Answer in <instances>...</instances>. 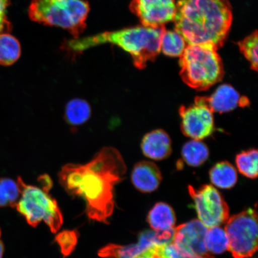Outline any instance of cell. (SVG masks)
<instances>
[{"instance_id": "12", "label": "cell", "mask_w": 258, "mask_h": 258, "mask_svg": "<svg viewBox=\"0 0 258 258\" xmlns=\"http://www.w3.org/2000/svg\"><path fill=\"white\" fill-rule=\"evenodd\" d=\"M208 229L201 221L195 219L174 228L172 242L189 253L210 258L206 246Z\"/></svg>"}, {"instance_id": "11", "label": "cell", "mask_w": 258, "mask_h": 258, "mask_svg": "<svg viewBox=\"0 0 258 258\" xmlns=\"http://www.w3.org/2000/svg\"><path fill=\"white\" fill-rule=\"evenodd\" d=\"M130 11L144 27L159 28L173 21L176 0H131Z\"/></svg>"}, {"instance_id": "17", "label": "cell", "mask_w": 258, "mask_h": 258, "mask_svg": "<svg viewBox=\"0 0 258 258\" xmlns=\"http://www.w3.org/2000/svg\"><path fill=\"white\" fill-rule=\"evenodd\" d=\"M91 113V106L88 101L75 98L67 103L64 109V119L71 126H79L89 120Z\"/></svg>"}, {"instance_id": "3", "label": "cell", "mask_w": 258, "mask_h": 258, "mask_svg": "<svg viewBox=\"0 0 258 258\" xmlns=\"http://www.w3.org/2000/svg\"><path fill=\"white\" fill-rule=\"evenodd\" d=\"M164 27L154 28L141 25L104 32L67 41L66 46L68 50L79 53L100 45L114 44L130 54L135 67L143 70L148 61L153 62L160 54Z\"/></svg>"}, {"instance_id": "29", "label": "cell", "mask_w": 258, "mask_h": 258, "mask_svg": "<svg viewBox=\"0 0 258 258\" xmlns=\"http://www.w3.org/2000/svg\"><path fill=\"white\" fill-rule=\"evenodd\" d=\"M151 251L154 258H164L161 252L160 246H156L151 248Z\"/></svg>"}, {"instance_id": "16", "label": "cell", "mask_w": 258, "mask_h": 258, "mask_svg": "<svg viewBox=\"0 0 258 258\" xmlns=\"http://www.w3.org/2000/svg\"><path fill=\"white\" fill-rule=\"evenodd\" d=\"M148 220L154 230L167 231L174 228L176 218L170 206L166 203H159L151 210Z\"/></svg>"}, {"instance_id": "9", "label": "cell", "mask_w": 258, "mask_h": 258, "mask_svg": "<svg viewBox=\"0 0 258 258\" xmlns=\"http://www.w3.org/2000/svg\"><path fill=\"white\" fill-rule=\"evenodd\" d=\"M179 112L181 118V130L186 137L201 141L211 136L214 132V112L198 96L193 104L180 106Z\"/></svg>"}, {"instance_id": "25", "label": "cell", "mask_w": 258, "mask_h": 258, "mask_svg": "<svg viewBox=\"0 0 258 258\" xmlns=\"http://www.w3.org/2000/svg\"><path fill=\"white\" fill-rule=\"evenodd\" d=\"M241 53L250 63V69L257 72L258 67V37L255 30L237 43Z\"/></svg>"}, {"instance_id": "31", "label": "cell", "mask_w": 258, "mask_h": 258, "mask_svg": "<svg viewBox=\"0 0 258 258\" xmlns=\"http://www.w3.org/2000/svg\"><path fill=\"white\" fill-rule=\"evenodd\" d=\"M5 247L1 240H0V258L3 257V253H4Z\"/></svg>"}, {"instance_id": "20", "label": "cell", "mask_w": 258, "mask_h": 258, "mask_svg": "<svg viewBox=\"0 0 258 258\" xmlns=\"http://www.w3.org/2000/svg\"><path fill=\"white\" fill-rule=\"evenodd\" d=\"M20 43L9 33L0 34V64L9 66L17 61L21 56Z\"/></svg>"}, {"instance_id": "18", "label": "cell", "mask_w": 258, "mask_h": 258, "mask_svg": "<svg viewBox=\"0 0 258 258\" xmlns=\"http://www.w3.org/2000/svg\"><path fill=\"white\" fill-rule=\"evenodd\" d=\"M209 175L213 184L222 189L231 188L237 181L236 169L228 161L216 164L210 170Z\"/></svg>"}, {"instance_id": "10", "label": "cell", "mask_w": 258, "mask_h": 258, "mask_svg": "<svg viewBox=\"0 0 258 258\" xmlns=\"http://www.w3.org/2000/svg\"><path fill=\"white\" fill-rule=\"evenodd\" d=\"M173 234V230L145 231L140 234L137 243L127 246L109 244L99 250L98 255L104 258H135L155 246L170 243Z\"/></svg>"}, {"instance_id": "22", "label": "cell", "mask_w": 258, "mask_h": 258, "mask_svg": "<svg viewBox=\"0 0 258 258\" xmlns=\"http://www.w3.org/2000/svg\"><path fill=\"white\" fill-rule=\"evenodd\" d=\"M235 163L242 175L254 179L257 176L258 153L257 150L251 149L237 155Z\"/></svg>"}, {"instance_id": "19", "label": "cell", "mask_w": 258, "mask_h": 258, "mask_svg": "<svg viewBox=\"0 0 258 258\" xmlns=\"http://www.w3.org/2000/svg\"><path fill=\"white\" fill-rule=\"evenodd\" d=\"M209 151L207 146L200 140H192L183 145L182 156L186 163L192 167H199L208 160Z\"/></svg>"}, {"instance_id": "23", "label": "cell", "mask_w": 258, "mask_h": 258, "mask_svg": "<svg viewBox=\"0 0 258 258\" xmlns=\"http://www.w3.org/2000/svg\"><path fill=\"white\" fill-rule=\"evenodd\" d=\"M229 240L225 230L214 227L208 229L206 237V246L208 251L220 254L228 249Z\"/></svg>"}, {"instance_id": "26", "label": "cell", "mask_w": 258, "mask_h": 258, "mask_svg": "<svg viewBox=\"0 0 258 258\" xmlns=\"http://www.w3.org/2000/svg\"><path fill=\"white\" fill-rule=\"evenodd\" d=\"M79 233L76 230H64L58 234L55 240L60 248L63 258L69 256L76 249Z\"/></svg>"}, {"instance_id": "28", "label": "cell", "mask_w": 258, "mask_h": 258, "mask_svg": "<svg viewBox=\"0 0 258 258\" xmlns=\"http://www.w3.org/2000/svg\"><path fill=\"white\" fill-rule=\"evenodd\" d=\"M10 0H0V34L8 33L11 30L7 15Z\"/></svg>"}, {"instance_id": "5", "label": "cell", "mask_w": 258, "mask_h": 258, "mask_svg": "<svg viewBox=\"0 0 258 258\" xmlns=\"http://www.w3.org/2000/svg\"><path fill=\"white\" fill-rule=\"evenodd\" d=\"M89 11L84 0H33L28 14L32 21L64 29L76 39L85 30Z\"/></svg>"}, {"instance_id": "21", "label": "cell", "mask_w": 258, "mask_h": 258, "mask_svg": "<svg viewBox=\"0 0 258 258\" xmlns=\"http://www.w3.org/2000/svg\"><path fill=\"white\" fill-rule=\"evenodd\" d=\"M187 46L184 38L175 30L164 27L161 39V50L166 56L180 57Z\"/></svg>"}, {"instance_id": "13", "label": "cell", "mask_w": 258, "mask_h": 258, "mask_svg": "<svg viewBox=\"0 0 258 258\" xmlns=\"http://www.w3.org/2000/svg\"><path fill=\"white\" fill-rule=\"evenodd\" d=\"M198 98L213 112H227L234 110L237 106L249 105V100L241 97L233 86L226 84L218 87L211 96H198Z\"/></svg>"}, {"instance_id": "30", "label": "cell", "mask_w": 258, "mask_h": 258, "mask_svg": "<svg viewBox=\"0 0 258 258\" xmlns=\"http://www.w3.org/2000/svg\"><path fill=\"white\" fill-rule=\"evenodd\" d=\"M150 249L145 251L143 254H140V256L135 258H154L152 254H151Z\"/></svg>"}, {"instance_id": "2", "label": "cell", "mask_w": 258, "mask_h": 258, "mask_svg": "<svg viewBox=\"0 0 258 258\" xmlns=\"http://www.w3.org/2000/svg\"><path fill=\"white\" fill-rule=\"evenodd\" d=\"M175 30L187 45L223 46L233 22L228 0H177L173 19Z\"/></svg>"}, {"instance_id": "27", "label": "cell", "mask_w": 258, "mask_h": 258, "mask_svg": "<svg viewBox=\"0 0 258 258\" xmlns=\"http://www.w3.org/2000/svg\"><path fill=\"white\" fill-rule=\"evenodd\" d=\"M160 250L164 258H208L189 253L173 242L160 246Z\"/></svg>"}, {"instance_id": "4", "label": "cell", "mask_w": 258, "mask_h": 258, "mask_svg": "<svg viewBox=\"0 0 258 258\" xmlns=\"http://www.w3.org/2000/svg\"><path fill=\"white\" fill-rule=\"evenodd\" d=\"M211 44H188L179 59L180 76L187 86L203 91L220 82L224 76L223 62Z\"/></svg>"}, {"instance_id": "7", "label": "cell", "mask_w": 258, "mask_h": 258, "mask_svg": "<svg viewBox=\"0 0 258 258\" xmlns=\"http://www.w3.org/2000/svg\"><path fill=\"white\" fill-rule=\"evenodd\" d=\"M256 210L247 209L229 218L225 231L229 240L228 249L235 258H246L257 249V221Z\"/></svg>"}, {"instance_id": "1", "label": "cell", "mask_w": 258, "mask_h": 258, "mask_svg": "<svg viewBox=\"0 0 258 258\" xmlns=\"http://www.w3.org/2000/svg\"><path fill=\"white\" fill-rule=\"evenodd\" d=\"M126 171L120 153L106 147L85 164H66L58 177L70 195L85 200L90 219L108 224L114 209V186L124 179Z\"/></svg>"}, {"instance_id": "8", "label": "cell", "mask_w": 258, "mask_h": 258, "mask_svg": "<svg viewBox=\"0 0 258 258\" xmlns=\"http://www.w3.org/2000/svg\"><path fill=\"white\" fill-rule=\"evenodd\" d=\"M188 191L195 202L199 221L206 227H218L227 221L228 206L215 187L205 185L195 189L189 186Z\"/></svg>"}, {"instance_id": "24", "label": "cell", "mask_w": 258, "mask_h": 258, "mask_svg": "<svg viewBox=\"0 0 258 258\" xmlns=\"http://www.w3.org/2000/svg\"><path fill=\"white\" fill-rule=\"evenodd\" d=\"M20 198V189L17 181L2 177L0 178V207H16Z\"/></svg>"}, {"instance_id": "15", "label": "cell", "mask_w": 258, "mask_h": 258, "mask_svg": "<svg viewBox=\"0 0 258 258\" xmlns=\"http://www.w3.org/2000/svg\"><path fill=\"white\" fill-rule=\"evenodd\" d=\"M141 149L149 159L162 160L172 153V142L165 131L157 129L145 135L142 141Z\"/></svg>"}, {"instance_id": "6", "label": "cell", "mask_w": 258, "mask_h": 258, "mask_svg": "<svg viewBox=\"0 0 258 258\" xmlns=\"http://www.w3.org/2000/svg\"><path fill=\"white\" fill-rule=\"evenodd\" d=\"M41 182L42 188L27 185L19 177L17 182L20 189V198L15 208L32 227H37L44 221L51 231L55 233L63 224L62 214L56 200L48 195L52 183Z\"/></svg>"}, {"instance_id": "14", "label": "cell", "mask_w": 258, "mask_h": 258, "mask_svg": "<svg viewBox=\"0 0 258 258\" xmlns=\"http://www.w3.org/2000/svg\"><path fill=\"white\" fill-rule=\"evenodd\" d=\"M131 179L135 188L139 191L151 192L159 186L162 176L156 164L151 161H142L135 164Z\"/></svg>"}]
</instances>
